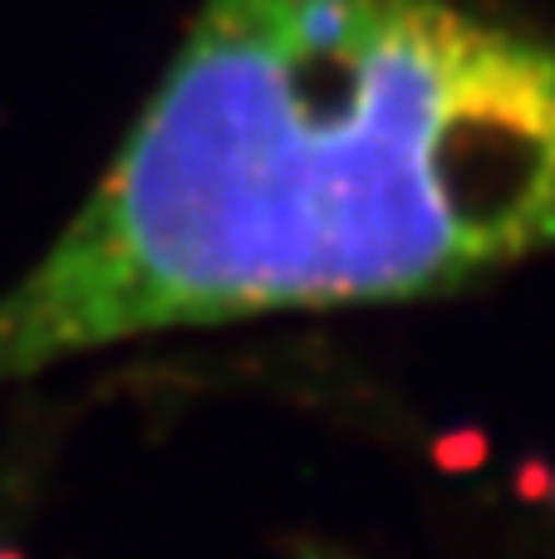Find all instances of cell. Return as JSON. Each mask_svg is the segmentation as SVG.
<instances>
[{
    "label": "cell",
    "instance_id": "2",
    "mask_svg": "<svg viewBox=\"0 0 555 559\" xmlns=\"http://www.w3.org/2000/svg\"><path fill=\"white\" fill-rule=\"evenodd\" d=\"M285 559H354V555L334 540H320V535H291Z\"/></svg>",
    "mask_w": 555,
    "mask_h": 559
},
{
    "label": "cell",
    "instance_id": "1",
    "mask_svg": "<svg viewBox=\"0 0 555 559\" xmlns=\"http://www.w3.org/2000/svg\"><path fill=\"white\" fill-rule=\"evenodd\" d=\"M546 251L555 39L462 0H197L84 202L0 289V393Z\"/></svg>",
    "mask_w": 555,
    "mask_h": 559
}]
</instances>
